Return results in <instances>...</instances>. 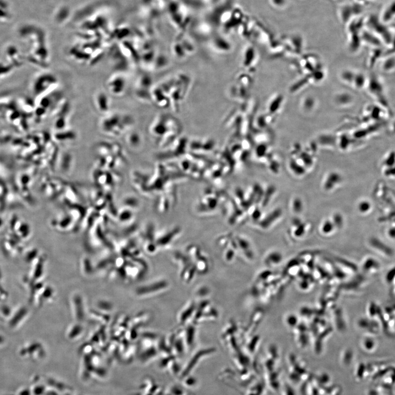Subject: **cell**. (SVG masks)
I'll return each mask as SVG.
<instances>
[{
	"instance_id": "obj_4",
	"label": "cell",
	"mask_w": 395,
	"mask_h": 395,
	"mask_svg": "<svg viewBox=\"0 0 395 395\" xmlns=\"http://www.w3.org/2000/svg\"><path fill=\"white\" fill-rule=\"evenodd\" d=\"M340 176L337 174L332 173L330 175L325 183V189L326 190H330L333 188V186L339 182L340 181Z\"/></svg>"
},
{
	"instance_id": "obj_2",
	"label": "cell",
	"mask_w": 395,
	"mask_h": 395,
	"mask_svg": "<svg viewBox=\"0 0 395 395\" xmlns=\"http://www.w3.org/2000/svg\"><path fill=\"white\" fill-rule=\"evenodd\" d=\"M105 86L109 94L120 98L126 93L127 81L123 74L116 73L109 77Z\"/></svg>"
},
{
	"instance_id": "obj_3",
	"label": "cell",
	"mask_w": 395,
	"mask_h": 395,
	"mask_svg": "<svg viewBox=\"0 0 395 395\" xmlns=\"http://www.w3.org/2000/svg\"><path fill=\"white\" fill-rule=\"evenodd\" d=\"M94 103L96 110L100 114L105 115L110 113L111 107L110 98L102 91H99L95 94Z\"/></svg>"
},
{
	"instance_id": "obj_1",
	"label": "cell",
	"mask_w": 395,
	"mask_h": 395,
	"mask_svg": "<svg viewBox=\"0 0 395 395\" xmlns=\"http://www.w3.org/2000/svg\"><path fill=\"white\" fill-rule=\"evenodd\" d=\"M133 124V119L129 115L109 113L100 119L99 126L101 131L105 134L116 136L127 132Z\"/></svg>"
},
{
	"instance_id": "obj_5",
	"label": "cell",
	"mask_w": 395,
	"mask_h": 395,
	"mask_svg": "<svg viewBox=\"0 0 395 395\" xmlns=\"http://www.w3.org/2000/svg\"><path fill=\"white\" fill-rule=\"evenodd\" d=\"M334 224L330 221H326L322 227V231L324 233H329L333 230Z\"/></svg>"
},
{
	"instance_id": "obj_7",
	"label": "cell",
	"mask_w": 395,
	"mask_h": 395,
	"mask_svg": "<svg viewBox=\"0 0 395 395\" xmlns=\"http://www.w3.org/2000/svg\"><path fill=\"white\" fill-rule=\"evenodd\" d=\"M304 229H305V228H304V226L302 225H301V223L300 225H299V228H298L297 230L296 231V233L297 234L298 236H301V235L304 232Z\"/></svg>"
},
{
	"instance_id": "obj_6",
	"label": "cell",
	"mask_w": 395,
	"mask_h": 395,
	"mask_svg": "<svg viewBox=\"0 0 395 395\" xmlns=\"http://www.w3.org/2000/svg\"><path fill=\"white\" fill-rule=\"evenodd\" d=\"M294 210L296 212H299L302 209V202L300 199H296L293 203Z\"/></svg>"
}]
</instances>
